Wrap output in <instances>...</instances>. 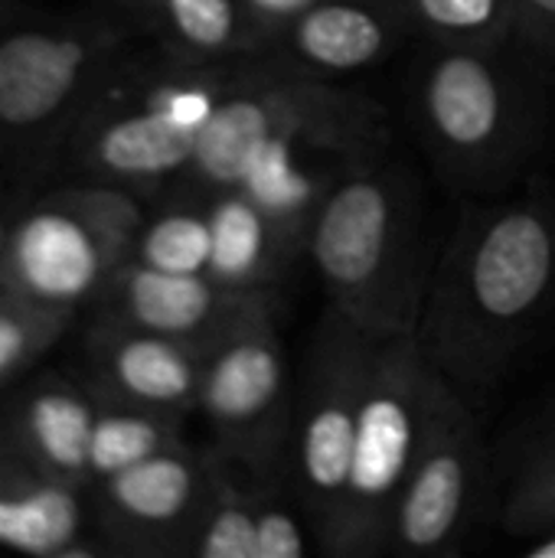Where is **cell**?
<instances>
[{
  "instance_id": "obj_26",
  "label": "cell",
  "mask_w": 555,
  "mask_h": 558,
  "mask_svg": "<svg viewBox=\"0 0 555 558\" xmlns=\"http://www.w3.org/2000/svg\"><path fill=\"white\" fill-rule=\"evenodd\" d=\"M504 526L514 536H543L555 530V435L517 474L504 507Z\"/></svg>"
},
{
  "instance_id": "obj_5",
  "label": "cell",
  "mask_w": 555,
  "mask_h": 558,
  "mask_svg": "<svg viewBox=\"0 0 555 558\" xmlns=\"http://www.w3.org/2000/svg\"><path fill=\"white\" fill-rule=\"evenodd\" d=\"M144 216L128 186L82 177L46 190L16 209L0 258V284L43 307L79 314L98 304L131 258Z\"/></svg>"
},
{
  "instance_id": "obj_16",
  "label": "cell",
  "mask_w": 555,
  "mask_h": 558,
  "mask_svg": "<svg viewBox=\"0 0 555 558\" xmlns=\"http://www.w3.org/2000/svg\"><path fill=\"white\" fill-rule=\"evenodd\" d=\"M88 490L69 484L0 441V549L29 558L108 556L85 533Z\"/></svg>"
},
{
  "instance_id": "obj_3",
  "label": "cell",
  "mask_w": 555,
  "mask_h": 558,
  "mask_svg": "<svg viewBox=\"0 0 555 558\" xmlns=\"http://www.w3.org/2000/svg\"><path fill=\"white\" fill-rule=\"evenodd\" d=\"M236 69L167 49L154 59L121 56L62 141L72 170L134 193L183 177Z\"/></svg>"
},
{
  "instance_id": "obj_6",
  "label": "cell",
  "mask_w": 555,
  "mask_h": 558,
  "mask_svg": "<svg viewBox=\"0 0 555 558\" xmlns=\"http://www.w3.org/2000/svg\"><path fill=\"white\" fill-rule=\"evenodd\" d=\"M435 383L438 373L415 337L373 340L350 477L324 543L327 556L370 558L389 553L393 517L422 448Z\"/></svg>"
},
{
  "instance_id": "obj_17",
  "label": "cell",
  "mask_w": 555,
  "mask_h": 558,
  "mask_svg": "<svg viewBox=\"0 0 555 558\" xmlns=\"http://www.w3.org/2000/svg\"><path fill=\"white\" fill-rule=\"evenodd\" d=\"M406 26L402 0H324L288 23L278 43L307 72H360L379 65Z\"/></svg>"
},
{
  "instance_id": "obj_2",
  "label": "cell",
  "mask_w": 555,
  "mask_h": 558,
  "mask_svg": "<svg viewBox=\"0 0 555 558\" xmlns=\"http://www.w3.org/2000/svg\"><path fill=\"white\" fill-rule=\"evenodd\" d=\"M307 252L330 311L373 340L415 337L435 262L425 252V219L412 183L357 160L327 193Z\"/></svg>"
},
{
  "instance_id": "obj_18",
  "label": "cell",
  "mask_w": 555,
  "mask_h": 558,
  "mask_svg": "<svg viewBox=\"0 0 555 558\" xmlns=\"http://www.w3.org/2000/svg\"><path fill=\"white\" fill-rule=\"evenodd\" d=\"M114 10L183 59L239 62L275 46L245 0H114Z\"/></svg>"
},
{
  "instance_id": "obj_8",
  "label": "cell",
  "mask_w": 555,
  "mask_h": 558,
  "mask_svg": "<svg viewBox=\"0 0 555 558\" xmlns=\"http://www.w3.org/2000/svg\"><path fill=\"white\" fill-rule=\"evenodd\" d=\"M131 36L124 13L0 29V141L23 147L65 137Z\"/></svg>"
},
{
  "instance_id": "obj_29",
  "label": "cell",
  "mask_w": 555,
  "mask_h": 558,
  "mask_svg": "<svg viewBox=\"0 0 555 558\" xmlns=\"http://www.w3.org/2000/svg\"><path fill=\"white\" fill-rule=\"evenodd\" d=\"M317 3H324V0H245L249 13L275 36V43H278V36H281V29L288 23H294L301 13H307Z\"/></svg>"
},
{
  "instance_id": "obj_4",
  "label": "cell",
  "mask_w": 555,
  "mask_h": 558,
  "mask_svg": "<svg viewBox=\"0 0 555 558\" xmlns=\"http://www.w3.org/2000/svg\"><path fill=\"white\" fill-rule=\"evenodd\" d=\"M268 144H311L350 160L376 157L386 144V111L334 88L301 65L236 69L229 92L196 137L190 177L206 193L239 183L245 160Z\"/></svg>"
},
{
  "instance_id": "obj_20",
  "label": "cell",
  "mask_w": 555,
  "mask_h": 558,
  "mask_svg": "<svg viewBox=\"0 0 555 558\" xmlns=\"http://www.w3.org/2000/svg\"><path fill=\"white\" fill-rule=\"evenodd\" d=\"M353 163L357 160L311 144H268L245 160L236 190L281 226L311 235L327 193Z\"/></svg>"
},
{
  "instance_id": "obj_1",
  "label": "cell",
  "mask_w": 555,
  "mask_h": 558,
  "mask_svg": "<svg viewBox=\"0 0 555 558\" xmlns=\"http://www.w3.org/2000/svg\"><path fill=\"white\" fill-rule=\"evenodd\" d=\"M553 301V199L478 209L432 268L415 340L435 373L478 409Z\"/></svg>"
},
{
  "instance_id": "obj_28",
  "label": "cell",
  "mask_w": 555,
  "mask_h": 558,
  "mask_svg": "<svg viewBox=\"0 0 555 558\" xmlns=\"http://www.w3.org/2000/svg\"><path fill=\"white\" fill-rule=\"evenodd\" d=\"M514 36L555 62V0H514Z\"/></svg>"
},
{
  "instance_id": "obj_15",
  "label": "cell",
  "mask_w": 555,
  "mask_h": 558,
  "mask_svg": "<svg viewBox=\"0 0 555 558\" xmlns=\"http://www.w3.org/2000/svg\"><path fill=\"white\" fill-rule=\"evenodd\" d=\"M98 409L101 402L85 379L46 373L16 383L0 402V441L36 468L88 490V445Z\"/></svg>"
},
{
  "instance_id": "obj_30",
  "label": "cell",
  "mask_w": 555,
  "mask_h": 558,
  "mask_svg": "<svg viewBox=\"0 0 555 558\" xmlns=\"http://www.w3.org/2000/svg\"><path fill=\"white\" fill-rule=\"evenodd\" d=\"M16 209H20V203L0 196V258H3V245H7L10 226H13V219H16Z\"/></svg>"
},
{
  "instance_id": "obj_21",
  "label": "cell",
  "mask_w": 555,
  "mask_h": 558,
  "mask_svg": "<svg viewBox=\"0 0 555 558\" xmlns=\"http://www.w3.org/2000/svg\"><path fill=\"white\" fill-rule=\"evenodd\" d=\"M265 477L268 474H255L213 451V490L190 556L255 558L258 497Z\"/></svg>"
},
{
  "instance_id": "obj_9",
  "label": "cell",
  "mask_w": 555,
  "mask_h": 558,
  "mask_svg": "<svg viewBox=\"0 0 555 558\" xmlns=\"http://www.w3.org/2000/svg\"><path fill=\"white\" fill-rule=\"evenodd\" d=\"M370 353L373 337L330 311L311 347L301 392L294 396V494L321 553L340 513L350 477Z\"/></svg>"
},
{
  "instance_id": "obj_10",
  "label": "cell",
  "mask_w": 555,
  "mask_h": 558,
  "mask_svg": "<svg viewBox=\"0 0 555 558\" xmlns=\"http://www.w3.org/2000/svg\"><path fill=\"white\" fill-rule=\"evenodd\" d=\"M196 412L213 432L216 454L268 477L281 468L294 428V392L275 311L209 347Z\"/></svg>"
},
{
  "instance_id": "obj_27",
  "label": "cell",
  "mask_w": 555,
  "mask_h": 558,
  "mask_svg": "<svg viewBox=\"0 0 555 558\" xmlns=\"http://www.w3.org/2000/svg\"><path fill=\"white\" fill-rule=\"evenodd\" d=\"M311 553L307 530L294 507H285L278 497H258V526H255V558H304Z\"/></svg>"
},
{
  "instance_id": "obj_23",
  "label": "cell",
  "mask_w": 555,
  "mask_h": 558,
  "mask_svg": "<svg viewBox=\"0 0 555 558\" xmlns=\"http://www.w3.org/2000/svg\"><path fill=\"white\" fill-rule=\"evenodd\" d=\"M209 255H213V226L206 206H186V203L144 216L131 248V262L173 275H206Z\"/></svg>"
},
{
  "instance_id": "obj_25",
  "label": "cell",
  "mask_w": 555,
  "mask_h": 558,
  "mask_svg": "<svg viewBox=\"0 0 555 558\" xmlns=\"http://www.w3.org/2000/svg\"><path fill=\"white\" fill-rule=\"evenodd\" d=\"M412 26L448 46H481L514 36V0H402Z\"/></svg>"
},
{
  "instance_id": "obj_24",
  "label": "cell",
  "mask_w": 555,
  "mask_h": 558,
  "mask_svg": "<svg viewBox=\"0 0 555 558\" xmlns=\"http://www.w3.org/2000/svg\"><path fill=\"white\" fill-rule=\"evenodd\" d=\"M75 314L43 307L0 284V396L10 392L26 373L65 337Z\"/></svg>"
},
{
  "instance_id": "obj_13",
  "label": "cell",
  "mask_w": 555,
  "mask_h": 558,
  "mask_svg": "<svg viewBox=\"0 0 555 558\" xmlns=\"http://www.w3.org/2000/svg\"><path fill=\"white\" fill-rule=\"evenodd\" d=\"M275 291H239L209 275H173L128 258L98 298V317L209 350L275 311Z\"/></svg>"
},
{
  "instance_id": "obj_22",
  "label": "cell",
  "mask_w": 555,
  "mask_h": 558,
  "mask_svg": "<svg viewBox=\"0 0 555 558\" xmlns=\"http://www.w3.org/2000/svg\"><path fill=\"white\" fill-rule=\"evenodd\" d=\"M180 425L183 418L164 412L101 402L88 445V490L160 451L186 445Z\"/></svg>"
},
{
  "instance_id": "obj_19",
  "label": "cell",
  "mask_w": 555,
  "mask_h": 558,
  "mask_svg": "<svg viewBox=\"0 0 555 558\" xmlns=\"http://www.w3.org/2000/svg\"><path fill=\"white\" fill-rule=\"evenodd\" d=\"M206 216L213 226V255L206 275L239 291H275L307 235L281 226L242 190L209 193Z\"/></svg>"
},
{
  "instance_id": "obj_31",
  "label": "cell",
  "mask_w": 555,
  "mask_h": 558,
  "mask_svg": "<svg viewBox=\"0 0 555 558\" xmlns=\"http://www.w3.org/2000/svg\"><path fill=\"white\" fill-rule=\"evenodd\" d=\"M20 16H23V3L20 0H0V29L20 23Z\"/></svg>"
},
{
  "instance_id": "obj_14",
  "label": "cell",
  "mask_w": 555,
  "mask_h": 558,
  "mask_svg": "<svg viewBox=\"0 0 555 558\" xmlns=\"http://www.w3.org/2000/svg\"><path fill=\"white\" fill-rule=\"evenodd\" d=\"M206 353V347L98 317L82 343V379L98 402L186 418L196 412Z\"/></svg>"
},
{
  "instance_id": "obj_7",
  "label": "cell",
  "mask_w": 555,
  "mask_h": 558,
  "mask_svg": "<svg viewBox=\"0 0 555 558\" xmlns=\"http://www.w3.org/2000/svg\"><path fill=\"white\" fill-rule=\"evenodd\" d=\"M412 98L432 154L464 183L507 180L536 141L533 98L491 49L445 46L419 72Z\"/></svg>"
},
{
  "instance_id": "obj_11",
  "label": "cell",
  "mask_w": 555,
  "mask_h": 558,
  "mask_svg": "<svg viewBox=\"0 0 555 558\" xmlns=\"http://www.w3.org/2000/svg\"><path fill=\"white\" fill-rule=\"evenodd\" d=\"M484 487L487 448L474 405L438 376L422 448L393 517L389 553H455L474 523Z\"/></svg>"
},
{
  "instance_id": "obj_32",
  "label": "cell",
  "mask_w": 555,
  "mask_h": 558,
  "mask_svg": "<svg viewBox=\"0 0 555 558\" xmlns=\"http://www.w3.org/2000/svg\"><path fill=\"white\" fill-rule=\"evenodd\" d=\"M527 556L530 558H555V530L543 533V536H540V543L527 549Z\"/></svg>"
},
{
  "instance_id": "obj_12",
  "label": "cell",
  "mask_w": 555,
  "mask_h": 558,
  "mask_svg": "<svg viewBox=\"0 0 555 558\" xmlns=\"http://www.w3.org/2000/svg\"><path fill=\"white\" fill-rule=\"evenodd\" d=\"M213 490V451H160L88 490L108 556H190Z\"/></svg>"
}]
</instances>
